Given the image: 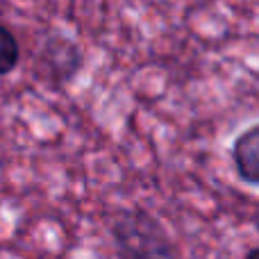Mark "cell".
Listing matches in <instances>:
<instances>
[{
	"label": "cell",
	"instance_id": "obj_5",
	"mask_svg": "<svg viewBox=\"0 0 259 259\" xmlns=\"http://www.w3.org/2000/svg\"><path fill=\"white\" fill-rule=\"evenodd\" d=\"M246 259H259V248H255V250H250V252H248Z\"/></svg>",
	"mask_w": 259,
	"mask_h": 259
},
{
	"label": "cell",
	"instance_id": "obj_3",
	"mask_svg": "<svg viewBox=\"0 0 259 259\" xmlns=\"http://www.w3.org/2000/svg\"><path fill=\"white\" fill-rule=\"evenodd\" d=\"M232 161L243 182L250 187H259V123L243 130L234 139Z\"/></svg>",
	"mask_w": 259,
	"mask_h": 259
},
{
	"label": "cell",
	"instance_id": "obj_2",
	"mask_svg": "<svg viewBox=\"0 0 259 259\" xmlns=\"http://www.w3.org/2000/svg\"><path fill=\"white\" fill-rule=\"evenodd\" d=\"M82 66V53L73 41L64 36H50L44 44L39 55V71L46 80H53L57 84L68 82L77 75Z\"/></svg>",
	"mask_w": 259,
	"mask_h": 259
},
{
	"label": "cell",
	"instance_id": "obj_4",
	"mask_svg": "<svg viewBox=\"0 0 259 259\" xmlns=\"http://www.w3.org/2000/svg\"><path fill=\"white\" fill-rule=\"evenodd\" d=\"M18 59H21V48L16 36L9 27L0 25V75H9L18 66Z\"/></svg>",
	"mask_w": 259,
	"mask_h": 259
},
{
	"label": "cell",
	"instance_id": "obj_1",
	"mask_svg": "<svg viewBox=\"0 0 259 259\" xmlns=\"http://www.w3.org/2000/svg\"><path fill=\"white\" fill-rule=\"evenodd\" d=\"M112 239L123 259H180L166 228L141 207L118 211L112 223Z\"/></svg>",
	"mask_w": 259,
	"mask_h": 259
}]
</instances>
